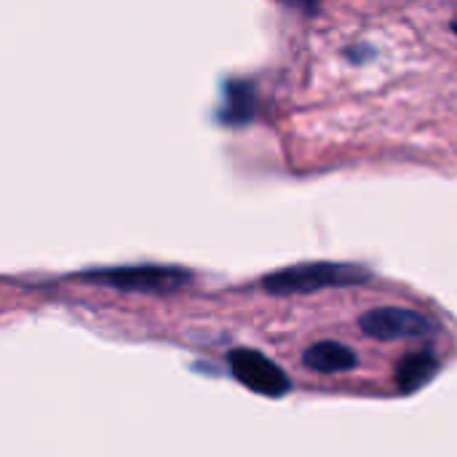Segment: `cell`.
Listing matches in <instances>:
<instances>
[{
  "instance_id": "cell-8",
  "label": "cell",
  "mask_w": 457,
  "mask_h": 457,
  "mask_svg": "<svg viewBox=\"0 0 457 457\" xmlns=\"http://www.w3.org/2000/svg\"><path fill=\"white\" fill-rule=\"evenodd\" d=\"M281 3L295 5V8H303V11H308V13H316V11H319V0H281Z\"/></svg>"
},
{
  "instance_id": "cell-5",
  "label": "cell",
  "mask_w": 457,
  "mask_h": 457,
  "mask_svg": "<svg viewBox=\"0 0 457 457\" xmlns=\"http://www.w3.org/2000/svg\"><path fill=\"white\" fill-rule=\"evenodd\" d=\"M257 115V88L249 80H225L217 120L222 126H244Z\"/></svg>"
},
{
  "instance_id": "cell-1",
  "label": "cell",
  "mask_w": 457,
  "mask_h": 457,
  "mask_svg": "<svg viewBox=\"0 0 457 457\" xmlns=\"http://www.w3.org/2000/svg\"><path fill=\"white\" fill-rule=\"evenodd\" d=\"M370 273L359 265H345V262H305V265H292L278 273H270L262 287L270 295H311L319 289L329 287H353L364 284Z\"/></svg>"
},
{
  "instance_id": "cell-9",
  "label": "cell",
  "mask_w": 457,
  "mask_h": 457,
  "mask_svg": "<svg viewBox=\"0 0 457 457\" xmlns=\"http://www.w3.org/2000/svg\"><path fill=\"white\" fill-rule=\"evenodd\" d=\"M453 29H455V35H457V16L453 19Z\"/></svg>"
},
{
  "instance_id": "cell-6",
  "label": "cell",
  "mask_w": 457,
  "mask_h": 457,
  "mask_svg": "<svg viewBox=\"0 0 457 457\" xmlns=\"http://www.w3.org/2000/svg\"><path fill=\"white\" fill-rule=\"evenodd\" d=\"M303 361L308 370H316V372H348L356 367V353L343 343L324 340V343L311 345Z\"/></svg>"
},
{
  "instance_id": "cell-2",
  "label": "cell",
  "mask_w": 457,
  "mask_h": 457,
  "mask_svg": "<svg viewBox=\"0 0 457 457\" xmlns=\"http://www.w3.org/2000/svg\"><path fill=\"white\" fill-rule=\"evenodd\" d=\"M83 281L102 284L118 292H142V295H171L193 281V276L174 265H123V268H99L83 273Z\"/></svg>"
},
{
  "instance_id": "cell-3",
  "label": "cell",
  "mask_w": 457,
  "mask_h": 457,
  "mask_svg": "<svg viewBox=\"0 0 457 457\" xmlns=\"http://www.w3.org/2000/svg\"><path fill=\"white\" fill-rule=\"evenodd\" d=\"M367 337L394 343V340H420L434 335V321L412 308H375L359 321Z\"/></svg>"
},
{
  "instance_id": "cell-7",
  "label": "cell",
  "mask_w": 457,
  "mask_h": 457,
  "mask_svg": "<svg viewBox=\"0 0 457 457\" xmlns=\"http://www.w3.org/2000/svg\"><path fill=\"white\" fill-rule=\"evenodd\" d=\"M439 372V359L428 351L404 356L396 367V383L404 394H412L418 388H423L434 375Z\"/></svg>"
},
{
  "instance_id": "cell-4",
  "label": "cell",
  "mask_w": 457,
  "mask_h": 457,
  "mask_svg": "<svg viewBox=\"0 0 457 457\" xmlns=\"http://www.w3.org/2000/svg\"><path fill=\"white\" fill-rule=\"evenodd\" d=\"M230 370L241 386H246L249 391H257L262 396H270V399H278L292 388L287 372L278 364H273L265 353L252 351V348L233 351L230 353Z\"/></svg>"
}]
</instances>
